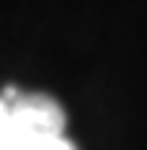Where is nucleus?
Returning a JSON list of instances; mask_svg holds the SVG:
<instances>
[{
  "mask_svg": "<svg viewBox=\"0 0 147 150\" xmlns=\"http://www.w3.org/2000/svg\"><path fill=\"white\" fill-rule=\"evenodd\" d=\"M0 150H11V108L0 98Z\"/></svg>",
  "mask_w": 147,
  "mask_h": 150,
  "instance_id": "7ed1b4c3",
  "label": "nucleus"
},
{
  "mask_svg": "<svg viewBox=\"0 0 147 150\" xmlns=\"http://www.w3.org/2000/svg\"><path fill=\"white\" fill-rule=\"evenodd\" d=\"M11 150H76V145L66 137H47V140H32V142L13 145Z\"/></svg>",
  "mask_w": 147,
  "mask_h": 150,
  "instance_id": "f03ea898",
  "label": "nucleus"
},
{
  "mask_svg": "<svg viewBox=\"0 0 147 150\" xmlns=\"http://www.w3.org/2000/svg\"><path fill=\"white\" fill-rule=\"evenodd\" d=\"M11 108V148L32 140L63 137L66 111L63 105L45 92H21L18 100L8 103Z\"/></svg>",
  "mask_w": 147,
  "mask_h": 150,
  "instance_id": "f257e3e1",
  "label": "nucleus"
}]
</instances>
